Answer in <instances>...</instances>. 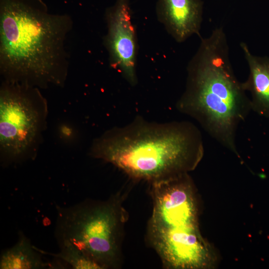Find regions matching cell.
Returning <instances> with one entry per match:
<instances>
[{
	"mask_svg": "<svg viewBox=\"0 0 269 269\" xmlns=\"http://www.w3.org/2000/svg\"><path fill=\"white\" fill-rule=\"evenodd\" d=\"M200 39L187 65L185 89L176 107L240 158L237 132L252 111L250 98L234 72L223 28L217 27Z\"/></svg>",
	"mask_w": 269,
	"mask_h": 269,
	"instance_id": "cell-3",
	"label": "cell"
},
{
	"mask_svg": "<svg viewBox=\"0 0 269 269\" xmlns=\"http://www.w3.org/2000/svg\"><path fill=\"white\" fill-rule=\"evenodd\" d=\"M38 251L22 232L17 243L3 251L0 257V269H37L51 267L45 263Z\"/></svg>",
	"mask_w": 269,
	"mask_h": 269,
	"instance_id": "cell-9",
	"label": "cell"
},
{
	"mask_svg": "<svg viewBox=\"0 0 269 269\" xmlns=\"http://www.w3.org/2000/svg\"><path fill=\"white\" fill-rule=\"evenodd\" d=\"M131 14L129 0H117L107 10L108 32L105 43L111 66L134 86L137 83V43Z\"/></svg>",
	"mask_w": 269,
	"mask_h": 269,
	"instance_id": "cell-6",
	"label": "cell"
},
{
	"mask_svg": "<svg viewBox=\"0 0 269 269\" xmlns=\"http://www.w3.org/2000/svg\"><path fill=\"white\" fill-rule=\"evenodd\" d=\"M120 199L117 195L105 201H85L57 208L55 236L58 245L72 244L103 269L117 267L126 219Z\"/></svg>",
	"mask_w": 269,
	"mask_h": 269,
	"instance_id": "cell-4",
	"label": "cell"
},
{
	"mask_svg": "<svg viewBox=\"0 0 269 269\" xmlns=\"http://www.w3.org/2000/svg\"><path fill=\"white\" fill-rule=\"evenodd\" d=\"M156 13L159 21L176 42H183L194 34L200 36L201 0H158Z\"/></svg>",
	"mask_w": 269,
	"mask_h": 269,
	"instance_id": "cell-7",
	"label": "cell"
},
{
	"mask_svg": "<svg viewBox=\"0 0 269 269\" xmlns=\"http://www.w3.org/2000/svg\"><path fill=\"white\" fill-rule=\"evenodd\" d=\"M240 47L249 69L248 77L242 85L251 94L252 111L269 118V57L253 54L244 42Z\"/></svg>",
	"mask_w": 269,
	"mask_h": 269,
	"instance_id": "cell-8",
	"label": "cell"
},
{
	"mask_svg": "<svg viewBox=\"0 0 269 269\" xmlns=\"http://www.w3.org/2000/svg\"><path fill=\"white\" fill-rule=\"evenodd\" d=\"M204 153L199 129L189 121L149 122L137 116L94 140L90 154L131 178L150 183L194 170Z\"/></svg>",
	"mask_w": 269,
	"mask_h": 269,
	"instance_id": "cell-1",
	"label": "cell"
},
{
	"mask_svg": "<svg viewBox=\"0 0 269 269\" xmlns=\"http://www.w3.org/2000/svg\"><path fill=\"white\" fill-rule=\"evenodd\" d=\"M71 27L69 16L49 13L41 0H0V70L7 81L62 84Z\"/></svg>",
	"mask_w": 269,
	"mask_h": 269,
	"instance_id": "cell-2",
	"label": "cell"
},
{
	"mask_svg": "<svg viewBox=\"0 0 269 269\" xmlns=\"http://www.w3.org/2000/svg\"><path fill=\"white\" fill-rule=\"evenodd\" d=\"M47 104L38 89L7 81L0 89V144L10 160L22 158L38 141L45 126Z\"/></svg>",
	"mask_w": 269,
	"mask_h": 269,
	"instance_id": "cell-5",
	"label": "cell"
},
{
	"mask_svg": "<svg viewBox=\"0 0 269 269\" xmlns=\"http://www.w3.org/2000/svg\"><path fill=\"white\" fill-rule=\"evenodd\" d=\"M60 252L49 253L35 248L41 254H46L60 260L74 269H103V267L70 243L59 245Z\"/></svg>",
	"mask_w": 269,
	"mask_h": 269,
	"instance_id": "cell-10",
	"label": "cell"
}]
</instances>
